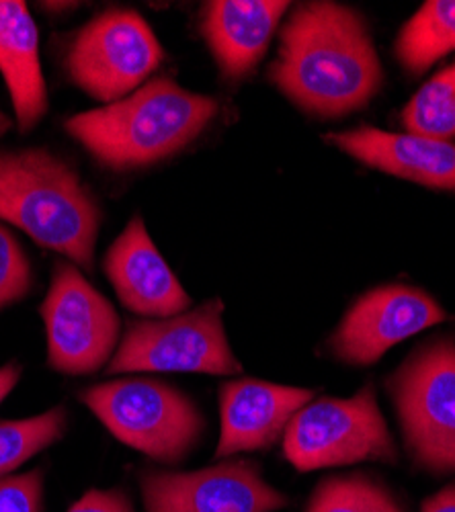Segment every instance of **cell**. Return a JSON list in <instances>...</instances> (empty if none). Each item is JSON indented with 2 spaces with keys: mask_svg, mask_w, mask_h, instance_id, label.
I'll list each match as a JSON object with an SVG mask.
<instances>
[{
  "mask_svg": "<svg viewBox=\"0 0 455 512\" xmlns=\"http://www.w3.org/2000/svg\"><path fill=\"white\" fill-rule=\"evenodd\" d=\"M269 78L306 113L339 117L378 93L382 66L355 11L337 3H304L281 31Z\"/></svg>",
  "mask_w": 455,
  "mask_h": 512,
  "instance_id": "1",
  "label": "cell"
},
{
  "mask_svg": "<svg viewBox=\"0 0 455 512\" xmlns=\"http://www.w3.org/2000/svg\"><path fill=\"white\" fill-rule=\"evenodd\" d=\"M222 312L224 304L210 300L177 316L128 322L107 373H240V363L224 330Z\"/></svg>",
  "mask_w": 455,
  "mask_h": 512,
  "instance_id": "7",
  "label": "cell"
},
{
  "mask_svg": "<svg viewBox=\"0 0 455 512\" xmlns=\"http://www.w3.org/2000/svg\"><path fill=\"white\" fill-rule=\"evenodd\" d=\"M445 316V310L423 289L384 285L359 297L328 345L339 361L367 367L402 340L441 324Z\"/></svg>",
  "mask_w": 455,
  "mask_h": 512,
  "instance_id": "11",
  "label": "cell"
},
{
  "mask_svg": "<svg viewBox=\"0 0 455 512\" xmlns=\"http://www.w3.org/2000/svg\"><path fill=\"white\" fill-rule=\"evenodd\" d=\"M0 220L93 269L101 209L76 170L44 148L0 152Z\"/></svg>",
  "mask_w": 455,
  "mask_h": 512,
  "instance_id": "3",
  "label": "cell"
},
{
  "mask_svg": "<svg viewBox=\"0 0 455 512\" xmlns=\"http://www.w3.org/2000/svg\"><path fill=\"white\" fill-rule=\"evenodd\" d=\"M48 365L66 375H91L113 359L121 320L72 263H58L44 304Z\"/></svg>",
  "mask_w": 455,
  "mask_h": 512,
  "instance_id": "9",
  "label": "cell"
},
{
  "mask_svg": "<svg viewBox=\"0 0 455 512\" xmlns=\"http://www.w3.org/2000/svg\"><path fill=\"white\" fill-rule=\"evenodd\" d=\"M105 273L130 312L169 318L185 312L191 297L162 259L142 218H134L105 254Z\"/></svg>",
  "mask_w": 455,
  "mask_h": 512,
  "instance_id": "13",
  "label": "cell"
},
{
  "mask_svg": "<svg viewBox=\"0 0 455 512\" xmlns=\"http://www.w3.org/2000/svg\"><path fill=\"white\" fill-rule=\"evenodd\" d=\"M68 512H134V504L123 490H89Z\"/></svg>",
  "mask_w": 455,
  "mask_h": 512,
  "instance_id": "23",
  "label": "cell"
},
{
  "mask_svg": "<svg viewBox=\"0 0 455 512\" xmlns=\"http://www.w3.org/2000/svg\"><path fill=\"white\" fill-rule=\"evenodd\" d=\"M33 287V267L21 242L0 224V310L21 300Z\"/></svg>",
  "mask_w": 455,
  "mask_h": 512,
  "instance_id": "21",
  "label": "cell"
},
{
  "mask_svg": "<svg viewBox=\"0 0 455 512\" xmlns=\"http://www.w3.org/2000/svg\"><path fill=\"white\" fill-rule=\"evenodd\" d=\"M164 52L144 17L109 9L82 27L66 52V72L78 89L111 105L138 91Z\"/></svg>",
  "mask_w": 455,
  "mask_h": 512,
  "instance_id": "8",
  "label": "cell"
},
{
  "mask_svg": "<svg viewBox=\"0 0 455 512\" xmlns=\"http://www.w3.org/2000/svg\"><path fill=\"white\" fill-rule=\"evenodd\" d=\"M0 72L19 132H31L48 113V89L39 64L37 25L21 0H0Z\"/></svg>",
  "mask_w": 455,
  "mask_h": 512,
  "instance_id": "16",
  "label": "cell"
},
{
  "mask_svg": "<svg viewBox=\"0 0 455 512\" xmlns=\"http://www.w3.org/2000/svg\"><path fill=\"white\" fill-rule=\"evenodd\" d=\"M146 512H275L289 498L273 488L259 463L228 459L197 472H144Z\"/></svg>",
  "mask_w": 455,
  "mask_h": 512,
  "instance_id": "10",
  "label": "cell"
},
{
  "mask_svg": "<svg viewBox=\"0 0 455 512\" xmlns=\"http://www.w3.org/2000/svg\"><path fill=\"white\" fill-rule=\"evenodd\" d=\"M218 101L171 78H154L126 99L72 115L64 130L107 168L150 166L187 148L218 115Z\"/></svg>",
  "mask_w": 455,
  "mask_h": 512,
  "instance_id": "2",
  "label": "cell"
},
{
  "mask_svg": "<svg viewBox=\"0 0 455 512\" xmlns=\"http://www.w3.org/2000/svg\"><path fill=\"white\" fill-rule=\"evenodd\" d=\"M304 512H406V508L380 480L351 474L324 478Z\"/></svg>",
  "mask_w": 455,
  "mask_h": 512,
  "instance_id": "19",
  "label": "cell"
},
{
  "mask_svg": "<svg viewBox=\"0 0 455 512\" xmlns=\"http://www.w3.org/2000/svg\"><path fill=\"white\" fill-rule=\"evenodd\" d=\"M314 400L312 390L261 379H234L220 388L218 459L267 451L283 437L292 418Z\"/></svg>",
  "mask_w": 455,
  "mask_h": 512,
  "instance_id": "12",
  "label": "cell"
},
{
  "mask_svg": "<svg viewBox=\"0 0 455 512\" xmlns=\"http://www.w3.org/2000/svg\"><path fill=\"white\" fill-rule=\"evenodd\" d=\"M289 3L214 0L201 9V33L228 78H242L265 56Z\"/></svg>",
  "mask_w": 455,
  "mask_h": 512,
  "instance_id": "15",
  "label": "cell"
},
{
  "mask_svg": "<svg viewBox=\"0 0 455 512\" xmlns=\"http://www.w3.org/2000/svg\"><path fill=\"white\" fill-rule=\"evenodd\" d=\"M404 443L431 474H455V338L412 353L388 379Z\"/></svg>",
  "mask_w": 455,
  "mask_h": 512,
  "instance_id": "5",
  "label": "cell"
},
{
  "mask_svg": "<svg viewBox=\"0 0 455 512\" xmlns=\"http://www.w3.org/2000/svg\"><path fill=\"white\" fill-rule=\"evenodd\" d=\"M408 134L441 142L455 138V64L435 74L402 113Z\"/></svg>",
  "mask_w": 455,
  "mask_h": 512,
  "instance_id": "20",
  "label": "cell"
},
{
  "mask_svg": "<svg viewBox=\"0 0 455 512\" xmlns=\"http://www.w3.org/2000/svg\"><path fill=\"white\" fill-rule=\"evenodd\" d=\"M66 422V406L21 420H0V480L9 478L31 457L58 443L66 433Z\"/></svg>",
  "mask_w": 455,
  "mask_h": 512,
  "instance_id": "18",
  "label": "cell"
},
{
  "mask_svg": "<svg viewBox=\"0 0 455 512\" xmlns=\"http://www.w3.org/2000/svg\"><path fill=\"white\" fill-rule=\"evenodd\" d=\"M455 50V0H429L402 27L396 54L402 66L421 74Z\"/></svg>",
  "mask_w": 455,
  "mask_h": 512,
  "instance_id": "17",
  "label": "cell"
},
{
  "mask_svg": "<svg viewBox=\"0 0 455 512\" xmlns=\"http://www.w3.org/2000/svg\"><path fill=\"white\" fill-rule=\"evenodd\" d=\"M44 508V469L0 480V512H41Z\"/></svg>",
  "mask_w": 455,
  "mask_h": 512,
  "instance_id": "22",
  "label": "cell"
},
{
  "mask_svg": "<svg viewBox=\"0 0 455 512\" xmlns=\"http://www.w3.org/2000/svg\"><path fill=\"white\" fill-rule=\"evenodd\" d=\"M421 512H455V484L429 496L421 504Z\"/></svg>",
  "mask_w": 455,
  "mask_h": 512,
  "instance_id": "24",
  "label": "cell"
},
{
  "mask_svg": "<svg viewBox=\"0 0 455 512\" xmlns=\"http://www.w3.org/2000/svg\"><path fill=\"white\" fill-rule=\"evenodd\" d=\"M11 125H13V119L7 117L3 111H0V136L7 134L11 130Z\"/></svg>",
  "mask_w": 455,
  "mask_h": 512,
  "instance_id": "26",
  "label": "cell"
},
{
  "mask_svg": "<svg viewBox=\"0 0 455 512\" xmlns=\"http://www.w3.org/2000/svg\"><path fill=\"white\" fill-rule=\"evenodd\" d=\"M355 160L386 175L433 189L455 191V144L417 134H390L376 127L326 136Z\"/></svg>",
  "mask_w": 455,
  "mask_h": 512,
  "instance_id": "14",
  "label": "cell"
},
{
  "mask_svg": "<svg viewBox=\"0 0 455 512\" xmlns=\"http://www.w3.org/2000/svg\"><path fill=\"white\" fill-rule=\"evenodd\" d=\"M283 455L304 474L363 461H398L374 386H365L351 398L306 404L283 433Z\"/></svg>",
  "mask_w": 455,
  "mask_h": 512,
  "instance_id": "6",
  "label": "cell"
},
{
  "mask_svg": "<svg viewBox=\"0 0 455 512\" xmlns=\"http://www.w3.org/2000/svg\"><path fill=\"white\" fill-rule=\"evenodd\" d=\"M21 373H23V367L15 361L0 367V402H3L15 390V386L21 379Z\"/></svg>",
  "mask_w": 455,
  "mask_h": 512,
  "instance_id": "25",
  "label": "cell"
},
{
  "mask_svg": "<svg viewBox=\"0 0 455 512\" xmlns=\"http://www.w3.org/2000/svg\"><path fill=\"white\" fill-rule=\"evenodd\" d=\"M78 398L115 439L158 463H181L205 431L191 398L160 379H113L82 390Z\"/></svg>",
  "mask_w": 455,
  "mask_h": 512,
  "instance_id": "4",
  "label": "cell"
}]
</instances>
